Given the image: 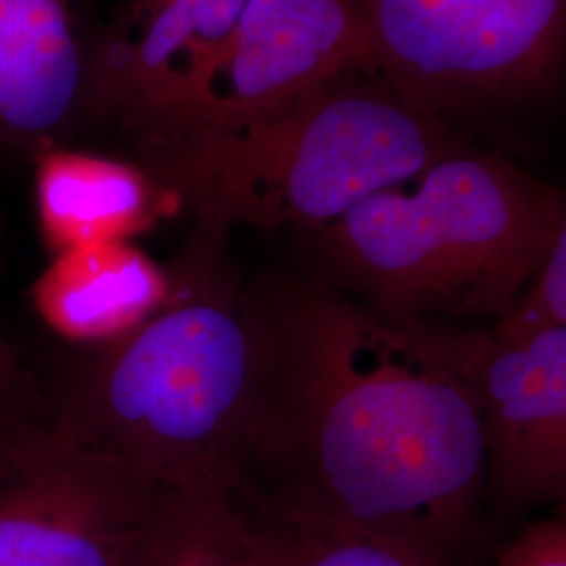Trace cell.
Returning <instances> with one entry per match:
<instances>
[{"label":"cell","instance_id":"cell-1","mask_svg":"<svg viewBox=\"0 0 566 566\" xmlns=\"http://www.w3.org/2000/svg\"><path fill=\"white\" fill-rule=\"evenodd\" d=\"M245 294L256 382L238 493L458 566L485 493L493 327L385 315L308 271Z\"/></svg>","mask_w":566,"mask_h":566},{"label":"cell","instance_id":"cell-2","mask_svg":"<svg viewBox=\"0 0 566 566\" xmlns=\"http://www.w3.org/2000/svg\"><path fill=\"white\" fill-rule=\"evenodd\" d=\"M229 229L196 221L163 308L67 378L46 420L156 485H235L254 401L256 343Z\"/></svg>","mask_w":566,"mask_h":566},{"label":"cell","instance_id":"cell-3","mask_svg":"<svg viewBox=\"0 0 566 566\" xmlns=\"http://www.w3.org/2000/svg\"><path fill=\"white\" fill-rule=\"evenodd\" d=\"M560 187L465 145L303 235L306 269L385 315L495 327L546 261Z\"/></svg>","mask_w":566,"mask_h":566},{"label":"cell","instance_id":"cell-4","mask_svg":"<svg viewBox=\"0 0 566 566\" xmlns=\"http://www.w3.org/2000/svg\"><path fill=\"white\" fill-rule=\"evenodd\" d=\"M465 145L378 72H355L256 120L128 149L196 221L306 235Z\"/></svg>","mask_w":566,"mask_h":566},{"label":"cell","instance_id":"cell-5","mask_svg":"<svg viewBox=\"0 0 566 566\" xmlns=\"http://www.w3.org/2000/svg\"><path fill=\"white\" fill-rule=\"evenodd\" d=\"M376 72L432 116L521 99L565 57L566 0H357Z\"/></svg>","mask_w":566,"mask_h":566},{"label":"cell","instance_id":"cell-6","mask_svg":"<svg viewBox=\"0 0 566 566\" xmlns=\"http://www.w3.org/2000/svg\"><path fill=\"white\" fill-rule=\"evenodd\" d=\"M156 485L46 418L0 428V566H128Z\"/></svg>","mask_w":566,"mask_h":566},{"label":"cell","instance_id":"cell-7","mask_svg":"<svg viewBox=\"0 0 566 566\" xmlns=\"http://www.w3.org/2000/svg\"><path fill=\"white\" fill-rule=\"evenodd\" d=\"M355 72H376L357 0H248L200 81L126 145L256 120Z\"/></svg>","mask_w":566,"mask_h":566},{"label":"cell","instance_id":"cell-8","mask_svg":"<svg viewBox=\"0 0 566 566\" xmlns=\"http://www.w3.org/2000/svg\"><path fill=\"white\" fill-rule=\"evenodd\" d=\"M248 0H103L91 135L151 128L217 60Z\"/></svg>","mask_w":566,"mask_h":566},{"label":"cell","instance_id":"cell-9","mask_svg":"<svg viewBox=\"0 0 566 566\" xmlns=\"http://www.w3.org/2000/svg\"><path fill=\"white\" fill-rule=\"evenodd\" d=\"M483 409L493 502L566 510V325L493 327Z\"/></svg>","mask_w":566,"mask_h":566},{"label":"cell","instance_id":"cell-10","mask_svg":"<svg viewBox=\"0 0 566 566\" xmlns=\"http://www.w3.org/2000/svg\"><path fill=\"white\" fill-rule=\"evenodd\" d=\"M103 0H0V143L32 158L91 135Z\"/></svg>","mask_w":566,"mask_h":566},{"label":"cell","instance_id":"cell-11","mask_svg":"<svg viewBox=\"0 0 566 566\" xmlns=\"http://www.w3.org/2000/svg\"><path fill=\"white\" fill-rule=\"evenodd\" d=\"M36 210L51 252L128 242L179 200L142 164L51 145L36 156Z\"/></svg>","mask_w":566,"mask_h":566},{"label":"cell","instance_id":"cell-12","mask_svg":"<svg viewBox=\"0 0 566 566\" xmlns=\"http://www.w3.org/2000/svg\"><path fill=\"white\" fill-rule=\"evenodd\" d=\"M42 319L74 343L112 344L151 319L170 296V273L128 242L57 254L34 285Z\"/></svg>","mask_w":566,"mask_h":566},{"label":"cell","instance_id":"cell-13","mask_svg":"<svg viewBox=\"0 0 566 566\" xmlns=\"http://www.w3.org/2000/svg\"><path fill=\"white\" fill-rule=\"evenodd\" d=\"M128 566H280L261 518L229 481L172 486Z\"/></svg>","mask_w":566,"mask_h":566},{"label":"cell","instance_id":"cell-14","mask_svg":"<svg viewBox=\"0 0 566 566\" xmlns=\"http://www.w3.org/2000/svg\"><path fill=\"white\" fill-rule=\"evenodd\" d=\"M254 512L271 537L280 566H443L380 535Z\"/></svg>","mask_w":566,"mask_h":566},{"label":"cell","instance_id":"cell-15","mask_svg":"<svg viewBox=\"0 0 566 566\" xmlns=\"http://www.w3.org/2000/svg\"><path fill=\"white\" fill-rule=\"evenodd\" d=\"M500 324L566 325V189H560V212L546 261L523 298Z\"/></svg>","mask_w":566,"mask_h":566},{"label":"cell","instance_id":"cell-16","mask_svg":"<svg viewBox=\"0 0 566 566\" xmlns=\"http://www.w3.org/2000/svg\"><path fill=\"white\" fill-rule=\"evenodd\" d=\"M495 566H566V512L521 528L497 552Z\"/></svg>","mask_w":566,"mask_h":566},{"label":"cell","instance_id":"cell-17","mask_svg":"<svg viewBox=\"0 0 566 566\" xmlns=\"http://www.w3.org/2000/svg\"><path fill=\"white\" fill-rule=\"evenodd\" d=\"M44 411L46 399L0 329V428L36 420Z\"/></svg>","mask_w":566,"mask_h":566},{"label":"cell","instance_id":"cell-18","mask_svg":"<svg viewBox=\"0 0 566 566\" xmlns=\"http://www.w3.org/2000/svg\"><path fill=\"white\" fill-rule=\"evenodd\" d=\"M565 512H566V510H565Z\"/></svg>","mask_w":566,"mask_h":566}]
</instances>
